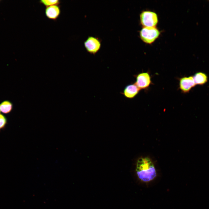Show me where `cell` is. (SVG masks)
Segmentation results:
<instances>
[{
	"label": "cell",
	"mask_w": 209,
	"mask_h": 209,
	"mask_svg": "<svg viewBox=\"0 0 209 209\" xmlns=\"http://www.w3.org/2000/svg\"><path fill=\"white\" fill-rule=\"evenodd\" d=\"M136 171L139 179L144 182L153 180L156 176L154 164L148 157H141L138 160Z\"/></svg>",
	"instance_id": "cell-1"
},
{
	"label": "cell",
	"mask_w": 209,
	"mask_h": 209,
	"mask_svg": "<svg viewBox=\"0 0 209 209\" xmlns=\"http://www.w3.org/2000/svg\"><path fill=\"white\" fill-rule=\"evenodd\" d=\"M160 34V31L155 27H144L140 32L141 40L147 44H151L154 42Z\"/></svg>",
	"instance_id": "cell-2"
},
{
	"label": "cell",
	"mask_w": 209,
	"mask_h": 209,
	"mask_svg": "<svg viewBox=\"0 0 209 209\" xmlns=\"http://www.w3.org/2000/svg\"><path fill=\"white\" fill-rule=\"evenodd\" d=\"M140 20L144 27H155L158 20L156 14L149 11H144L140 15Z\"/></svg>",
	"instance_id": "cell-3"
},
{
	"label": "cell",
	"mask_w": 209,
	"mask_h": 209,
	"mask_svg": "<svg viewBox=\"0 0 209 209\" xmlns=\"http://www.w3.org/2000/svg\"><path fill=\"white\" fill-rule=\"evenodd\" d=\"M84 45L88 52L94 55L100 49L101 43L98 38L89 36L84 42Z\"/></svg>",
	"instance_id": "cell-4"
},
{
	"label": "cell",
	"mask_w": 209,
	"mask_h": 209,
	"mask_svg": "<svg viewBox=\"0 0 209 209\" xmlns=\"http://www.w3.org/2000/svg\"><path fill=\"white\" fill-rule=\"evenodd\" d=\"M135 77L136 81L134 83L140 90L147 88L151 83V77L148 72L139 73Z\"/></svg>",
	"instance_id": "cell-5"
},
{
	"label": "cell",
	"mask_w": 209,
	"mask_h": 209,
	"mask_svg": "<svg viewBox=\"0 0 209 209\" xmlns=\"http://www.w3.org/2000/svg\"><path fill=\"white\" fill-rule=\"evenodd\" d=\"M196 85L193 76L184 77L179 79V88L183 93H188Z\"/></svg>",
	"instance_id": "cell-6"
},
{
	"label": "cell",
	"mask_w": 209,
	"mask_h": 209,
	"mask_svg": "<svg viewBox=\"0 0 209 209\" xmlns=\"http://www.w3.org/2000/svg\"><path fill=\"white\" fill-rule=\"evenodd\" d=\"M140 90L135 83L130 84L127 85L120 93L127 98L132 99L138 94Z\"/></svg>",
	"instance_id": "cell-7"
},
{
	"label": "cell",
	"mask_w": 209,
	"mask_h": 209,
	"mask_svg": "<svg viewBox=\"0 0 209 209\" xmlns=\"http://www.w3.org/2000/svg\"><path fill=\"white\" fill-rule=\"evenodd\" d=\"M61 13V10L58 5H53L47 7L45 10V14L48 19L56 20L59 17Z\"/></svg>",
	"instance_id": "cell-8"
},
{
	"label": "cell",
	"mask_w": 209,
	"mask_h": 209,
	"mask_svg": "<svg viewBox=\"0 0 209 209\" xmlns=\"http://www.w3.org/2000/svg\"><path fill=\"white\" fill-rule=\"evenodd\" d=\"M193 77L196 85H203L206 84L208 80L207 75L202 72H199L196 73Z\"/></svg>",
	"instance_id": "cell-9"
},
{
	"label": "cell",
	"mask_w": 209,
	"mask_h": 209,
	"mask_svg": "<svg viewBox=\"0 0 209 209\" xmlns=\"http://www.w3.org/2000/svg\"><path fill=\"white\" fill-rule=\"evenodd\" d=\"M12 103L9 100H5L0 104V110L2 113L7 114L10 113L12 109Z\"/></svg>",
	"instance_id": "cell-10"
},
{
	"label": "cell",
	"mask_w": 209,
	"mask_h": 209,
	"mask_svg": "<svg viewBox=\"0 0 209 209\" xmlns=\"http://www.w3.org/2000/svg\"><path fill=\"white\" fill-rule=\"evenodd\" d=\"M39 3L47 7L53 5H58L60 4V1L59 0H41Z\"/></svg>",
	"instance_id": "cell-11"
},
{
	"label": "cell",
	"mask_w": 209,
	"mask_h": 209,
	"mask_svg": "<svg viewBox=\"0 0 209 209\" xmlns=\"http://www.w3.org/2000/svg\"><path fill=\"white\" fill-rule=\"evenodd\" d=\"M7 119L3 114H0V130L4 128L7 123Z\"/></svg>",
	"instance_id": "cell-12"
},
{
	"label": "cell",
	"mask_w": 209,
	"mask_h": 209,
	"mask_svg": "<svg viewBox=\"0 0 209 209\" xmlns=\"http://www.w3.org/2000/svg\"></svg>",
	"instance_id": "cell-13"
},
{
	"label": "cell",
	"mask_w": 209,
	"mask_h": 209,
	"mask_svg": "<svg viewBox=\"0 0 209 209\" xmlns=\"http://www.w3.org/2000/svg\"></svg>",
	"instance_id": "cell-14"
}]
</instances>
